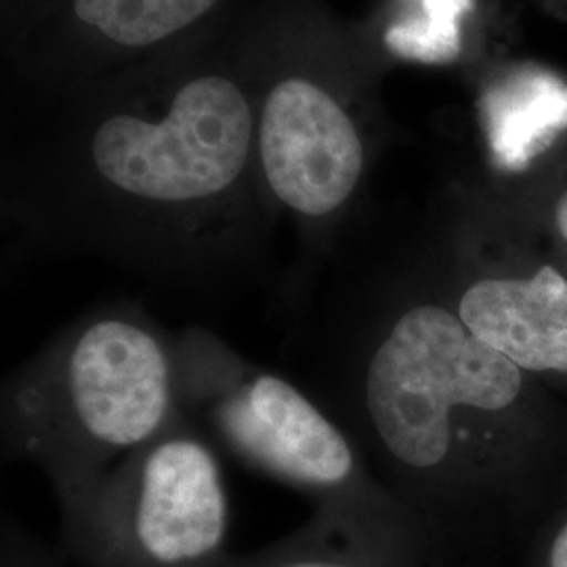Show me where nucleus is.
Segmentation results:
<instances>
[{
    "label": "nucleus",
    "instance_id": "nucleus-2",
    "mask_svg": "<svg viewBox=\"0 0 567 567\" xmlns=\"http://www.w3.org/2000/svg\"><path fill=\"white\" fill-rule=\"evenodd\" d=\"M177 334L145 309H86L13 368L0 391L4 461L39 466L55 496L179 416Z\"/></svg>",
    "mask_w": 567,
    "mask_h": 567
},
{
    "label": "nucleus",
    "instance_id": "nucleus-13",
    "mask_svg": "<svg viewBox=\"0 0 567 567\" xmlns=\"http://www.w3.org/2000/svg\"><path fill=\"white\" fill-rule=\"evenodd\" d=\"M543 567H567V517L548 540L543 555Z\"/></svg>",
    "mask_w": 567,
    "mask_h": 567
},
{
    "label": "nucleus",
    "instance_id": "nucleus-4",
    "mask_svg": "<svg viewBox=\"0 0 567 567\" xmlns=\"http://www.w3.org/2000/svg\"><path fill=\"white\" fill-rule=\"evenodd\" d=\"M58 503L60 548L82 567H215L229 553L221 452L182 412Z\"/></svg>",
    "mask_w": 567,
    "mask_h": 567
},
{
    "label": "nucleus",
    "instance_id": "nucleus-9",
    "mask_svg": "<svg viewBox=\"0 0 567 567\" xmlns=\"http://www.w3.org/2000/svg\"><path fill=\"white\" fill-rule=\"evenodd\" d=\"M486 121L496 156L526 163L567 126V84L540 70H522L486 97Z\"/></svg>",
    "mask_w": 567,
    "mask_h": 567
},
{
    "label": "nucleus",
    "instance_id": "nucleus-12",
    "mask_svg": "<svg viewBox=\"0 0 567 567\" xmlns=\"http://www.w3.org/2000/svg\"><path fill=\"white\" fill-rule=\"evenodd\" d=\"M0 567H76L60 547H51L4 513L0 534Z\"/></svg>",
    "mask_w": 567,
    "mask_h": 567
},
{
    "label": "nucleus",
    "instance_id": "nucleus-8",
    "mask_svg": "<svg viewBox=\"0 0 567 567\" xmlns=\"http://www.w3.org/2000/svg\"><path fill=\"white\" fill-rule=\"evenodd\" d=\"M425 553L419 532L316 508L288 536L252 553H227L215 567H416Z\"/></svg>",
    "mask_w": 567,
    "mask_h": 567
},
{
    "label": "nucleus",
    "instance_id": "nucleus-14",
    "mask_svg": "<svg viewBox=\"0 0 567 567\" xmlns=\"http://www.w3.org/2000/svg\"><path fill=\"white\" fill-rule=\"evenodd\" d=\"M555 224H557L561 238L567 243V192L561 196V200L557 203V208H555Z\"/></svg>",
    "mask_w": 567,
    "mask_h": 567
},
{
    "label": "nucleus",
    "instance_id": "nucleus-11",
    "mask_svg": "<svg viewBox=\"0 0 567 567\" xmlns=\"http://www.w3.org/2000/svg\"><path fill=\"white\" fill-rule=\"evenodd\" d=\"M416 18L393 23L386 47L408 60L442 63L461 53V20L473 0H419Z\"/></svg>",
    "mask_w": 567,
    "mask_h": 567
},
{
    "label": "nucleus",
    "instance_id": "nucleus-1",
    "mask_svg": "<svg viewBox=\"0 0 567 567\" xmlns=\"http://www.w3.org/2000/svg\"><path fill=\"white\" fill-rule=\"evenodd\" d=\"M311 374L305 391L404 484V505L426 538L444 534L468 475L471 421L505 412L524 370L482 343L447 299L395 303L365 328L347 313L295 334Z\"/></svg>",
    "mask_w": 567,
    "mask_h": 567
},
{
    "label": "nucleus",
    "instance_id": "nucleus-6",
    "mask_svg": "<svg viewBox=\"0 0 567 567\" xmlns=\"http://www.w3.org/2000/svg\"><path fill=\"white\" fill-rule=\"evenodd\" d=\"M261 168L274 198L295 215H337L364 173V147L351 118L313 82L274 86L261 121Z\"/></svg>",
    "mask_w": 567,
    "mask_h": 567
},
{
    "label": "nucleus",
    "instance_id": "nucleus-10",
    "mask_svg": "<svg viewBox=\"0 0 567 567\" xmlns=\"http://www.w3.org/2000/svg\"><path fill=\"white\" fill-rule=\"evenodd\" d=\"M217 0H74L76 18L124 47H147L200 20Z\"/></svg>",
    "mask_w": 567,
    "mask_h": 567
},
{
    "label": "nucleus",
    "instance_id": "nucleus-5",
    "mask_svg": "<svg viewBox=\"0 0 567 567\" xmlns=\"http://www.w3.org/2000/svg\"><path fill=\"white\" fill-rule=\"evenodd\" d=\"M252 116L243 91L221 76L187 82L166 118L114 116L91 142V173L121 203L161 213L224 203L243 182Z\"/></svg>",
    "mask_w": 567,
    "mask_h": 567
},
{
    "label": "nucleus",
    "instance_id": "nucleus-3",
    "mask_svg": "<svg viewBox=\"0 0 567 567\" xmlns=\"http://www.w3.org/2000/svg\"><path fill=\"white\" fill-rule=\"evenodd\" d=\"M177 400L219 452L309 496L313 507L423 534L414 515L372 482L343 426L303 386L252 364L200 326L177 334Z\"/></svg>",
    "mask_w": 567,
    "mask_h": 567
},
{
    "label": "nucleus",
    "instance_id": "nucleus-7",
    "mask_svg": "<svg viewBox=\"0 0 567 567\" xmlns=\"http://www.w3.org/2000/svg\"><path fill=\"white\" fill-rule=\"evenodd\" d=\"M463 324L524 372H567V280L550 265L527 278L484 276L452 299Z\"/></svg>",
    "mask_w": 567,
    "mask_h": 567
}]
</instances>
